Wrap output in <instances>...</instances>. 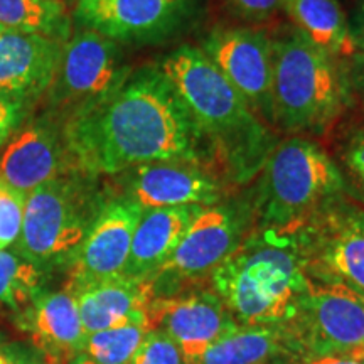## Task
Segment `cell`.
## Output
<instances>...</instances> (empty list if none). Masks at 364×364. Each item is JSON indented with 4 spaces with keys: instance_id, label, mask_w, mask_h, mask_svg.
<instances>
[{
    "instance_id": "9a60e30c",
    "label": "cell",
    "mask_w": 364,
    "mask_h": 364,
    "mask_svg": "<svg viewBox=\"0 0 364 364\" xmlns=\"http://www.w3.org/2000/svg\"><path fill=\"white\" fill-rule=\"evenodd\" d=\"M142 215L144 209L139 204L112 193L68 267V292L76 295L88 287L124 277L135 228Z\"/></svg>"
},
{
    "instance_id": "4fadbf2b",
    "label": "cell",
    "mask_w": 364,
    "mask_h": 364,
    "mask_svg": "<svg viewBox=\"0 0 364 364\" xmlns=\"http://www.w3.org/2000/svg\"><path fill=\"white\" fill-rule=\"evenodd\" d=\"M112 193L142 209L213 206L231 194V186L216 172L181 162H149L112 176Z\"/></svg>"
},
{
    "instance_id": "8d00e7d4",
    "label": "cell",
    "mask_w": 364,
    "mask_h": 364,
    "mask_svg": "<svg viewBox=\"0 0 364 364\" xmlns=\"http://www.w3.org/2000/svg\"><path fill=\"white\" fill-rule=\"evenodd\" d=\"M289 2H292V0H284V7H285Z\"/></svg>"
},
{
    "instance_id": "5b68a950",
    "label": "cell",
    "mask_w": 364,
    "mask_h": 364,
    "mask_svg": "<svg viewBox=\"0 0 364 364\" xmlns=\"http://www.w3.org/2000/svg\"><path fill=\"white\" fill-rule=\"evenodd\" d=\"M110 198L108 182L83 171L46 182L27 194L14 250L48 273L68 270Z\"/></svg>"
},
{
    "instance_id": "d4e9b609",
    "label": "cell",
    "mask_w": 364,
    "mask_h": 364,
    "mask_svg": "<svg viewBox=\"0 0 364 364\" xmlns=\"http://www.w3.org/2000/svg\"><path fill=\"white\" fill-rule=\"evenodd\" d=\"M49 273L16 250H0V304L24 311L44 290Z\"/></svg>"
},
{
    "instance_id": "9c48e42d",
    "label": "cell",
    "mask_w": 364,
    "mask_h": 364,
    "mask_svg": "<svg viewBox=\"0 0 364 364\" xmlns=\"http://www.w3.org/2000/svg\"><path fill=\"white\" fill-rule=\"evenodd\" d=\"M203 0H76V29L93 31L120 46L169 43L188 33Z\"/></svg>"
},
{
    "instance_id": "603a6c76",
    "label": "cell",
    "mask_w": 364,
    "mask_h": 364,
    "mask_svg": "<svg viewBox=\"0 0 364 364\" xmlns=\"http://www.w3.org/2000/svg\"><path fill=\"white\" fill-rule=\"evenodd\" d=\"M0 27L66 43L73 19L63 0H0Z\"/></svg>"
},
{
    "instance_id": "8fae6325",
    "label": "cell",
    "mask_w": 364,
    "mask_h": 364,
    "mask_svg": "<svg viewBox=\"0 0 364 364\" xmlns=\"http://www.w3.org/2000/svg\"><path fill=\"white\" fill-rule=\"evenodd\" d=\"M300 359L364 346V299L341 285L309 280L284 326Z\"/></svg>"
},
{
    "instance_id": "6da1fadb",
    "label": "cell",
    "mask_w": 364,
    "mask_h": 364,
    "mask_svg": "<svg viewBox=\"0 0 364 364\" xmlns=\"http://www.w3.org/2000/svg\"><path fill=\"white\" fill-rule=\"evenodd\" d=\"M78 171L112 177L149 162L216 172L211 147L159 65L134 68L124 83L63 120Z\"/></svg>"
},
{
    "instance_id": "74e56055",
    "label": "cell",
    "mask_w": 364,
    "mask_h": 364,
    "mask_svg": "<svg viewBox=\"0 0 364 364\" xmlns=\"http://www.w3.org/2000/svg\"><path fill=\"white\" fill-rule=\"evenodd\" d=\"M2 31H4V27H0V33H2Z\"/></svg>"
},
{
    "instance_id": "52a82bcc",
    "label": "cell",
    "mask_w": 364,
    "mask_h": 364,
    "mask_svg": "<svg viewBox=\"0 0 364 364\" xmlns=\"http://www.w3.org/2000/svg\"><path fill=\"white\" fill-rule=\"evenodd\" d=\"M255 228L252 186L203 208L179 245L154 277V297H172L184 285L211 277Z\"/></svg>"
},
{
    "instance_id": "ac0fdd59",
    "label": "cell",
    "mask_w": 364,
    "mask_h": 364,
    "mask_svg": "<svg viewBox=\"0 0 364 364\" xmlns=\"http://www.w3.org/2000/svg\"><path fill=\"white\" fill-rule=\"evenodd\" d=\"M19 324L29 332L38 349L54 361H71L83 353L88 338L81 324L76 297L66 289L56 292L43 290L22 311Z\"/></svg>"
},
{
    "instance_id": "d6986e66",
    "label": "cell",
    "mask_w": 364,
    "mask_h": 364,
    "mask_svg": "<svg viewBox=\"0 0 364 364\" xmlns=\"http://www.w3.org/2000/svg\"><path fill=\"white\" fill-rule=\"evenodd\" d=\"M201 211L203 206L144 209L135 228L124 277L152 282Z\"/></svg>"
},
{
    "instance_id": "277c9868",
    "label": "cell",
    "mask_w": 364,
    "mask_h": 364,
    "mask_svg": "<svg viewBox=\"0 0 364 364\" xmlns=\"http://www.w3.org/2000/svg\"><path fill=\"white\" fill-rule=\"evenodd\" d=\"M273 38V124L292 135H327L356 103L343 63L287 27Z\"/></svg>"
},
{
    "instance_id": "83f0119b",
    "label": "cell",
    "mask_w": 364,
    "mask_h": 364,
    "mask_svg": "<svg viewBox=\"0 0 364 364\" xmlns=\"http://www.w3.org/2000/svg\"><path fill=\"white\" fill-rule=\"evenodd\" d=\"M130 364H186L184 358L166 332L152 329Z\"/></svg>"
},
{
    "instance_id": "e575fe53",
    "label": "cell",
    "mask_w": 364,
    "mask_h": 364,
    "mask_svg": "<svg viewBox=\"0 0 364 364\" xmlns=\"http://www.w3.org/2000/svg\"><path fill=\"white\" fill-rule=\"evenodd\" d=\"M70 364H100L97 361H93V359H90L88 356H85V354H78V356H75L70 361Z\"/></svg>"
},
{
    "instance_id": "2e32d148",
    "label": "cell",
    "mask_w": 364,
    "mask_h": 364,
    "mask_svg": "<svg viewBox=\"0 0 364 364\" xmlns=\"http://www.w3.org/2000/svg\"><path fill=\"white\" fill-rule=\"evenodd\" d=\"M150 329L166 332L186 364H198L203 354L240 324L213 290L154 297L147 307Z\"/></svg>"
},
{
    "instance_id": "3957f363",
    "label": "cell",
    "mask_w": 364,
    "mask_h": 364,
    "mask_svg": "<svg viewBox=\"0 0 364 364\" xmlns=\"http://www.w3.org/2000/svg\"><path fill=\"white\" fill-rule=\"evenodd\" d=\"M209 279L240 326H285L309 285L292 231L258 226Z\"/></svg>"
},
{
    "instance_id": "5bb4252c",
    "label": "cell",
    "mask_w": 364,
    "mask_h": 364,
    "mask_svg": "<svg viewBox=\"0 0 364 364\" xmlns=\"http://www.w3.org/2000/svg\"><path fill=\"white\" fill-rule=\"evenodd\" d=\"M75 171L63 118L48 110L31 113L0 150V181L24 196Z\"/></svg>"
},
{
    "instance_id": "f1b7e54d",
    "label": "cell",
    "mask_w": 364,
    "mask_h": 364,
    "mask_svg": "<svg viewBox=\"0 0 364 364\" xmlns=\"http://www.w3.org/2000/svg\"><path fill=\"white\" fill-rule=\"evenodd\" d=\"M33 108L24 100L0 93V150L9 142L14 132L24 124L29 113H33Z\"/></svg>"
},
{
    "instance_id": "836d02e7",
    "label": "cell",
    "mask_w": 364,
    "mask_h": 364,
    "mask_svg": "<svg viewBox=\"0 0 364 364\" xmlns=\"http://www.w3.org/2000/svg\"><path fill=\"white\" fill-rule=\"evenodd\" d=\"M0 364H29V363H26L21 356H17L12 349L0 348Z\"/></svg>"
},
{
    "instance_id": "30bf717a",
    "label": "cell",
    "mask_w": 364,
    "mask_h": 364,
    "mask_svg": "<svg viewBox=\"0 0 364 364\" xmlns=\"http://www.w3.org/2000/svg\"><path fill=\"white\" fill-rule=\"evenodd\" d=\"M132 70L120 44L76 29L63 46L56 75L43 98L44 110L65 120L124 83Z\"/></svg>"
},
{
    "instance_id": "7a4b0ae2",
    "label": "cell",
    "mask_w": 364,
    "mask_h": 364,
    "mask_svg": "<svg viewBox=\"0 0 364 364\" xmlns=\"http://www.w3.org/2000/svg\"><path fill=\"white\" fill-rule=\"evenodd\" d=\"M179 91L231 188L257 179L280 142L198 46L182 44L157 63Z\"/></svg>"
},
{
    "instance_id": "4dcf8cb0",
    "label": "cell",
    "mask_w": 364,
    "mask_h": 364,
    "mask_svg": "<svg viewBox=\"0 0 364 364\" xmlns=\"http://www.w3.org/2000/svg\"><path fill=\"white\" fill-rule=\"evenodd\" d=\"M341 63L354 98L364 102V51H354L351 56L341 59Z\"/></svg>"
},
{
    "instance_id": "44dd1931",
    "label": "cell",
    "mask_w": 364,
    "mask_h": 364,
    "mask_svg": "<svg viewBox=\"0 0 364 364\" xmlns=\"http://www.w3.org/2000/svg\"><path fill=\"white\" fill-rule=\"evenodd\" d=\"M295 353L284 326H238L218 339L198 364H272Z\"/></svg>"
},
{
    "instance_id": "484cf974",
    "label": "cell",
    "mask_w": 364,
    "mask_h": 364,
    "mask_svg": "<svg viewBox=\"0 0 364 364\" xmlns=\"http://www.w3.org/2000/svg\"><path fill=\"white\" fill-rule=\"evenodd\" d=\"M149 331V322L140 321L95 332L86 338L81 354L100 364H130Z\"/></svg>"
},
{
    "instance_id": "4316f807",
    "label": "cell",
    "mask_w": 364,
    "mask_h": 364,
    "mask_svg": "<svg viewBox=\"0 0 364 364\" xmlns=\"http://www.w3.org/2000/svg\"><path fill=\"white\" fill-rule=\"evenodd\" d=\"M26 198L0 181V250L14 247L19 240Z\"/></svg>"
},
{
    "instance_id": "d6a6232c",
    "label": "cell",
    "mask_w": 364,
    "mask_h": 364,
    "mask_svg": "<svg viewBox=\"0 0 364 364\" xmlns=\"http://www.w3.org/2000/svg\"><path fill=\"white\" fill-rule=\"evenodd\" d=\"M349 34H351L354 51H364V0L359 2L353 21L349 22Z\"/></svg>"
},
{
    "instance_id": "7402d4cb",
    "label": "cell",
    "mask_w": 364,
    "mask_h": 364,
    "mask_svg": "<svg viewBox=\"0 0 364 364\" xmlns=\"http://www.w3.org/2000/svg\"><path fill=\"white\" fill-rule=\"evenodd\" d=\"M309 43L336 59L354 53L349 21L338 0H292L284 7Z\"/></svg>"
},
{
    "instance_id": "ffe728a7",
    "label": "cell",
    "mask_w": 364,
    "mask_h": 364,
    "mask_svg": "<svg viewBox=\"0 0 364 364\" xmlns=\"http://www.w3.org/2000/svg\"><path fill=\"white\" fill-rule=\"evenodd\" d=\"M75 297L81 324L90 336L130 322L147 321V307L154 299V290L152 282L118 277L88 287Z\"/></svg>"
},
{
    "instance_id": "ba28073f",
    "label": "cell",
    "mask_w": 364,
    "mask_h": 364,
    "mask_svg": "<svg viewBox=\"0 0 364 364\" xmlns=\"http://www.w3.org/2000/svg\"><path fill=\"white\" fill-rule=\"evenodd\" d=\"M290 231L309 280L346 287L364 299V204L334 196Z\"/></svg>"
},
{
    "instance_id": "cb8c5ba5",
    "label": "cell",
    "mask_w": 364,
    "mask_h": 364,
    "mask_svg": "<svg viewBox=\"0 0 364 364\" xmlns=\"http://www.w3.org/2000/svg\"><path fill=\"white\" fill-rule=\"evenodd\" d=\"M331 142L329 154L343 172L349 196L364 204V102L356 100L336 124Z\"/></svg>"
},
{
    "instance_id": "d590c367",
    "label": "cell",
    "mask_w": 364,
    "mask_h": 364,
    "mask_svg": "<svg viewBox=\"0 0 364 364\" xmlns=\"http://www.w3.org/2000/svg\"><path fill=\"white\" fill-rule=\"evenodd\" d=\"M63 2H65V4H66V6H73V4H75V2H76V0H63Z\"/></svg>"
},
{
    "instance_id": "1f68e13d",
    "label": "cell",
    "mask_w": 364,
    "mask_h": 364,
    "mask_svg": "<svg viewBox=\"0 0 364 364\" xmlns=\"http://www.w3.org/2000/svg\"><path fill=\"white\" fill-rule=\"evenodd\" d=\"M299 364H364V346L351 351L332 353L326 356L300 359Z\"/></svg>"
},
{
    "instance_id": "e0dca14e",
    "label": "cell",
    "mask_w": 364,
    "mask_h": 364,
    "mask_svg": "<svg viewBox=\"0 0 364 364\" xmlns=\"http://www.w3.org/2000/svg\"><path fill=\"white\" fill-rule=\"evenodd\" d=\"M65 43L38 34L0 33V93L34 107L48 93Z\"/></svg>"
},
{
    "instance_id": "f546056e",
    "label": "cell",
    "mask_w": 364,
    "mask_h": 364,
    "mask_svg": "<svg viewBox=\"0 0 364 364\" xmlns=\"http://www.w3.org/2000/svg\"><path fill=\"white\" fill-rule=\"evenodd\" d=\"M228 11L247 22H263L284 7V0H225Z\"/></svg>"
},
{
    "instance_id": "7c38bea8",
    "label": "cell",
    "mask_w": 364,
    "mask_h": 364,
    "mask_svg": "<svg viewBox=\"0 0 364 364\" xmlns=\"http://www.w3.org/2000/svg\"><path fill=\"white\" fill-rule=\"evenodd\" d=\"M199 49L211 59L255 115L275 129L272 36L258 27L216 26L201 39Z\"/></svg>"
},
{
    "instance_id": "8992f818",
    "label": "cell",
    "mask_w": 364,
    "mask_h": 364,
    "mask_svg": "<svg viewBox=\"0 0 364 364\" xmlns=\"http://www.w3.org/2000/svg\"><path fill=\"white\" fill-rule=\"evenodd\" d=\"M255 226L292 230L339 194H348L343 172L326 147L311 136L280 140L252 184Z\"/></svg>"
}]
</instances>
